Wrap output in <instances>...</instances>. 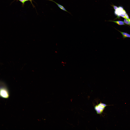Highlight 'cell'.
<instances>
[{
	"label": "cell",
	"mask_w": 130,
	"mask_h": 130,
	"mask_svg": "<svg viewBox=\"0 0 130 130\" xmlns=\"http://www.w3.org/2000/svg\"><path fill=\"white\" fill-rule=\"evenodd\" d=\"M58 0V1H59L60 2L61 4L62 5V6L64 7V9L65 10V11H66V10L64 5V1L63 0Z\"/></svg>",
	"instance_id": "obj_3"
},
{
	"label": "cell",
	"mask_w": 130,
	"mask_h": 130,
	"mask_svg": "<svg viewBox=\"0 0 130 130\" xmlns=\"http://www.w3.org/2000/svg\"><path fill=\"white\" fill-rule=\"evenodd\" d=\"M50 2H54L58 1V0H49Z\"/></svg>",
	"instance_id": "obj_4"
},
{
	"label": "cell",
	"mask_w": 130,
	"mask_h": 130,
	"mask_svg": "<svg viewBox=\"0 0 130 130\" xmlns=\"http://www.w3.org/2000/svg\"><path fill=\"white\" fill-rule=\"evenodd\" d=\"M41 4L44 5L46 9L48 8L49 4L51 3L49 0H38Z\"/></svg>",
	"instance_id": "obj_2"
},
{
	"label": "cell",
	"mask_w": 130,
	"mask_h": 130,
	"mask_svg": "<svg viewBox=\"0 0 130 130\" xmlns=\"http://www.w3.org/2000/svg\"><path fill=\"white\" fill-rule=\"evenodd\" d=\"M99 2L105 3L111 7L121 17L126 20L130 22V16L124 11L115 7L105 0H96Z\"/></svg>",
	"instance_id": "obj_1"
}]
</instances>
